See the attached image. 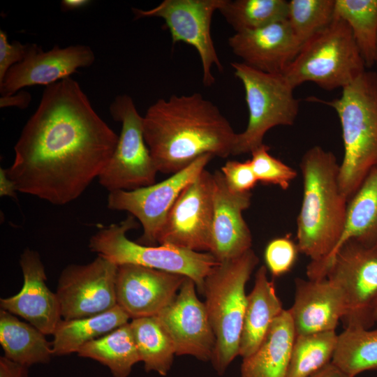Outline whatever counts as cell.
I'll return each mask as SVG.
<instances>
[{"label":"cell","mask_w":377,"mask_h":377,"mask_svg":"<svg viewBox=\"0 0 377 377\" xmlns=\"http://www.w3.org/2000/svg\"><path fill=\"white\" fill-rule=\"evenodd\" d=\"M118 139L79 83L66 77L46 86L14 147L6 175L17 191L64 205L99 177Z\"/></svg>","instance_id":"cell-1"},{"label":"cell","mask_w":377,"mask_h":377,"mask_svg":"<svg viewBox=\"0 0 377 377\" xmlns=\"http://www.w3.org/2000/svg\"><path fill=\"white\" fill-rule=\"evenodd\" d=\"M143 135L158 172L175 174L200 156L232 155L237 133L199 93L159 98L143 116Z\"/></svg>","instance_id":"cell-2"},{"label":"cell","mask_w":377,"mask_h":377,"mask_svg":"<svg viewBox=\"0 0 377 377\" xmlns=\"http://www.w3.org/2000/svg\"><path fill=\"white\" fill-rule=\"evenodd\" d=\"M300 168L303 197L297 219V244L311 263H318L338 243L348 202L341 191L339 163L332 151L320 146L311 147L302 156Z\"/></svg>","instance_id":"cell-3"},{"label":"cell","mask_w":377,"mask_h":377,"mask_svg":"<svg viewBox=\"0 0 377 377\" xmlns=\"http://www.w3.org/2000/svg\"><path fill=\"white\" fill-rule=\"evenodd\" d=\"M310 101L330 106L339 117L344 150L339 182L348 202L377 166V73L366 70L332 101Z\"/></svg>","instance_id":"cell-4"},{"label":"cell","mask_w":377,"mask_h":377,"mask_svg":"<svg viewBox=\"0 0 377 377\" xmlns=\"http://www.w3.org/2000/svg\"><path fill=\"white\" fill-rule=\"evenodd\" d=\"M258 262L251 249L219 263L205 279L202 294L216 339L211 362L219 375H223L239 355L247 300L245 287Z\"/></svg>","instance_id":"cell-5"},{"label":"cell","mask_w":377,"mask_h":377,"mask_svg":"<svg viewBox=\"0 0 377 377\" xmlns=\"http://www.w3.org/2000/svg\"><path fill=\"white\" fill-rule=\"evenodd\" d=\"M366 68L349 26L334 17L327 27L302 44L282 74L293 89L311 82L332 91L349 84Z\"/></svg>","instance_id":"cell-6"},{"label":"cell","mask_w":377,"mask_h":377,"mask_svg":"<svg viewBox=\"0 0 377 377\" xmlns=\"http://www.w3.org/2000/svg\"><path fill=\"white\" fill-rule=\"evenodd\" d=\"M138 226L135 218L129 214L119 223L100 228L89 239V248L118 266L137 265L183 275L193 280L202 294L206 276L219 263L216 258L208 252L133 242L126 237V232Z\"/></svg>","instance_id":"cell-7"},{"label":"cell","mask_w":377,"mask_h":377,"mask_svg":"<svg viewBox=\"0 0 377 377\" xmlns=\"http://www.w3.org/2000/svg\"><path fill=\"white\" fill-rule=\"evenodd\" d=\"M231 66L243 84L249 110L247 126L235 140L232 155L236 156L251 153L263 145L269 129L293 125L299 101L283 74L263 72L243 62H232Z\"/></svg>","instance_id":"cell-8"},{"label":"cell","mask_w":377,"mask_h":377,"mask_svg":"<svg viewBox=\"0 0 377 377\" xmlns=\"http://www.w3.org/2000/svg\"><path fill=\"white\" fill-rule=\"evenodd\" d=\"M112 119L121 124L114 151L99 175L109 192L131 191L156 183L158 170L143 135V117L131 96H117L109 108Z\"/></svg>","instance_id":"cell-9"},{"label":"cell","mask_w":377,"mask_h":377,"mask_svg":"<svg viewBox=\"0 0 377 377\" xmlns=\"http://www.w3.org/2000/svg\"><path fill=\"white\" fill-rule=\"evenodd\" d=\"M326 279L343 294L345 327H371L376 323L372 305L377 296V244L368 245L355 239L345 242L334 255Z\"/></svg>","instance_id":"cell-10"},{"label":"cell","mask_w":377,"mask_h":377,"mask_svg":"<svg viewBox=\"0 0 377 377\" xmlns=\"http://www.w3.org/2000/svg\"><path fill=\"white\" fill-rule=\"evenodd\" d=\"M213 157L211 154L202 155L158 183L131 191L109 192L108 207L127 212L139 221L143 233L138 243L156 246L159 231L177 197L205 170Z\"/></svg>","instance_id":"cell-11"},{"label":"cell","mask_w":377,"mask_h":377,"mask_svg":"<svg viewBox=\"0 0 377 377\" xmlns=\"http://www.w3.org/2000/svg\"><path fill=\"white\" fill-rule=\"evenodd\" d=\"M226 0H164L149 10L133 8L135 19L158 17L165 22L172 43L184 42L197 50L202 63V82L212 86L215 79L212 68L216 65L219 71L223 68L216 51L211 35L214 13Z\"/></svg>","instance_id":"cell-12"},{"label":"cell","mask_w":377,"mask_h":377,"mask_svg":"<svg viewBox=\"0 0 377 377\" xmlns=\"http://www.w3.org/2000/svg\"><path fill=\"white\" fill-rule=\"evenodd\" d=\"M213 213V173L205 169L177 197L159 231L157 243L209 253Z\"/></svg>","instance_id":"cell-13"},{"label":"cell","mask_w":377,"mask_h":377,"mask_svg":"<svg viewBox=\"0 0 377 377\" xmlns=\"http://www.w3.org/2000/svg\"><path fill=\"white\" fill-rule=\"evenodd\" d=\"M117 268L98 255L87 264L67 265L59 275L56 291L62 318L94 316L117 306Z\"/></svg>","instance_id":"cell-14"},{"label":"cell","mask_w":377,"mask_h":377,"mask_svg":"<svg viewBox=\"0 0 377 377\" xmlns=\"http://www.w3.org/2000/svg\"><path fill=\"white\" fill-rule=\"evenodd\" d=\"M195 283L186 278L175 299L155 316L170 338L176 355L211 361L216 339L205 302L197 297Z\"/></svg>","instance_id":"cell-15"},{"label":"cell","mask_w":377,"mask_h":377,"mask_svg":"<svg viewBox=\"0 0 377 377\" xmlns=\"http://www.w3.org/2000/svg\"><path fill=\"white\" fill-rule=\"evenodd\" d=\"M94 61L95 54L87 45L54 46L45 52L33 43L26 58L7 72L0 83V94L6 96L24 87L52 84L69 77L80 68L91 66Z\"/></svg>","instance_id":"cell-16"},{"label":"cell","mask_w":377,"mask_h":377,"mask_svg":"<svg viewBox=\"0 0 377 377\" xmlns=\"http://www.w3.org/2000/svg\"><path fill=\"white\" fill-rule=\"evenodd\" d=\"M186 278L141 265H119L115 284L117 305L132 319L156 316L175 299Z\"/></svg>","instance_id":"cell-17"},{"label":"cell","mask_w":377,"mask_h":377,"mask_svg":"<svg viewBox=\"0 0 377 377\" xmlns=\"http://www.w3.org/2000/svg\"><path fill=\"white\" fill-rule=\"evenodd\" d=\"M23 286L15 295L0 300L1 309L19 316L45 335L54 333L61 320L56 293L46 285L45 267L36 251L25 249L20 257Z\"/></svg>","instance_id":"cell-18"},{"label":"cell","mask_w":377,"mask_h":377,"mask_svg":"<svg viewBox=\"0 0 377 377\" xmlns=\"http://www.w3.org/2000/svg\"><path fill=\"white\" fill-rule=\"evenodd\" d=\"M251 193L230 191L221 171L213 173L214 213L209 252L220 263L237 258L251 249L252 236L242 213Z\"/></svg>","instance_id":"cell-19"},{"label":"cell","mask_w":377,"mask_h":377,"mask_svg":"<svg viewBox=\"0 0 377 377\" xmlns=\"http://www.w3.org/2000/svg\"><path fill=\"white\" fill-rule=\"evenodd\" d=\"M228 44L245 64L274 74H282L302 46L287 19L235 33L228 38Z\"/></svg>","instance_id":"cell-20"},{"label":"cell","mask_w":377,"mask_h":377,"mask_svg":"<svg viewBox=\"0 0 377 377\" xmlns=\"http://www.w3.org/2000/svg\"><path fill=\"white\" fill-rule=\"evenodd\" d=\"M295 297L290 309L296 335L335 331L346 311L342 291L327 279L295 280Z\"/></svg>","instance_id":"cell-21"},{"label":"cell","mask_w":377,"mask_h":377,"mask_svg":"<svg viewBox=\"0 0 377 377\" xmlns=\"http://www.w3.org/2000/svg\"><path fill=\"white\" fill-rule=\"evenodd\" d=\"M355 239L368 245L377 244V166L373 168L348 202L346 222L341 236L332 253L323 261L309 263V279H326L330 265L340 247Z\"/></svg>","instance_id":"cell-22"},{"label":"cell","mask_w":377,"mask_h":377,"mask_svg":"<svg viewBox=\"0 0 377 377\" xmlns=\"http://www.w3.org/2000/svg\"><path fill=\"white\" fill-rule=\"evenodd\" d=\"M283 310L274 283L269 280L266 266L262 265L256 273L253 288L247 295L239 355L244 359L258 349L272 323Z\"/></svg>","instance_id":"cell-23"},{"label":"cell","mask_w":377,"mask_h":377,"mask_svg":"<svg viewBox=\"0 0 377 377\" xmlns=\"http://www.w3.org/2000/svg\"><path fill=\"white\" fill-rule=\"evenodd\" d=\"M295 337L289 311L283 309L258 349L243 359L241 377H286Z\"/></svg>","instance_id":"cell-24"},{"label":"cell","mask_w":377,"mask_h":377,"mask_svg":"<svg viewBox=\"0 0 377 377\" xmlns=\"http://www.w3.org/2000/svg\"><path fill=\"white\" fill-rule=\"evenodd\" d=\"M0 343L4 357L28 367L47 364L54 356L52 343L45 334L3 309L0 311Z\"/></svg>","instance_id":"cell-25"},{"label":"cell","mask_w":377,"mask_h":377,"mask_svg":"<svg viewBox=\"0 0 377 377\" xmlns=\"http://www.w3.org/2000/svg\"><path fill=\"white\" fill-rule=\"evenodd\" d=\"M128 314L119 305L94 316L61 320L57 325L52 342L54 356L77 353L87 343L101 337L128 323Z\"/></svg>","instance_id":"cell-26"},{"label":"cell","mask_w":377,"mask_h":377,"mask_svg":"<svg viewBox=\"0 0 377 377\" xmlns=\"http://www.w3.org/2000/svg\"><path fill=\"white\" fill-rule=\"evenodd\" d=\"M77 353L106 366L113 377H128L133 367L141 362L130 323L87 343Z\"/></svg>","instance_id":"cell-27"},{"label":"cell","mask_w":377,"mask_h":377,"mask_svg":"<svg viewBox=\"0 0 377 377\" xmlns=\"http://www.w3.org/2000/svg\"><path fill=\"white\" fill-rule=\"evenodd\" d=\"M130 325L145 370L165 376L172 367L175 350L156 317L133 318Z\"/></svg>","instance_id":"cell-28"},{"label":"cell","mask_w":377,"mask_h":377,"mask_svg":"<svg viewBox=\"0 0 377 377\" xmlns=\"http://www.w3.org/2000/svg\"><path fill=\"white\" fill-rule=\"evenodd\" d=\"M331 362L350 377L377 370V329L345 327L338 334Z\"/></svg>","instance_id":"cell-29"},{"label":"cell","mask_w":377,"mask_h":377,"mask_svg":"<svg viewBox=\"0 0 377 377\" xmlns=\"http://www.w3.org/2000/svg\"><path fill=\"white\" fill-rule=\"evenodd\" d=\"M334 17L349 26L367 68L374 66L377 0H335Z\"/></svg>","instance_id":"cell-30"},{"label":"cell","mask_w":377,"mask_h":377,"mask_svg":"<svg viewBox=\"0 0 377 377\" xmlns=\"http://www.w3.org/2000/svg\"><path fill=\"white\" fill-rule=\"evenodd\" d=\"M337 337L335 331L296 335L286 377H309L331 362Z\"/></svg>","instance_id":"cell-31"},{"label":"cell","mask_w":377,"mask_h":377,"mask_svg":"<svg viewBox=\"0 0 377 377\" xmlns=\"http://www.w3.org/2000/svg\"><path fill=\"white\" fill-rule=\"evenodd\" d=\"M288 10L286 0H226L219 11L237 33L286 20Z\"/></svg>","instance_id":"cell-32"},{"label":"cell","mask_w":377,"mask_h":377,"mask_svg":"<svg viewBox=\"0 0 377 377\" xmlns=\"http://www.w3.org/2000/svg\"><path fill=\"white\" fill-rule=\"evenodd\" d=\"M335 0H291L287 20L302 44L327 27L334 20Z\"/></svg>","instance_id":"cell-33"},{"label":"cell","mask_w":377,"mask_h":377,"mask_svg":"<svg viewBox=\"0 0 377 377\" xmlns=\"http://www.w3.org/2000/svg\"><path fill=\"white\" fill-rule=\"evenodd\" d=\"M269 147L263 144L253 150L249 159L258 182L272 184L286 190L297 173L290 166L269 153Z\"/></svg>","instance_id":"cell-34"},{"label":"cell","mask_w":377,"mask_h":377,"mask_svg":"<svg viewBox=\"0 0 377 377\" xmlns=\"http://www.w3.org/2000/svg\"><path fill=\"white\" fill-rule=\"evenodd\" d=\"M298 252L297 244L289 235L272 239L264 253L267 270L274 277L289 272L295 264Z\"/></svg>","instance_id":"cell-35"},{"label":"cell","mask_w":377,"mask_h":377,"mask_svg":"<svg viewBox=\"0 0 377 377\" xmlns=\"http://www.w3.org/2000/svg\"><path fill=\"white\" fill-rule=\"evenodd\" d=\"M221 171L228 188L235 193L251 192L258 182L249 159L244 162L228 161Z\"/></svg>","instance_id":"cell-36"},{"label":"cell","mask_w":377,"mask_h":377,"mask_svg":"<svg viewBox=\"0 0 377 377\" xmlns=\"http://www.w3.org/2000/svg\"><path fill=\"white\" fill-rule=\"evenodd\" d=\"M32 45L33 43L22 44L17 40L9 42L6 33L0 31V83L13 66L26 58Z\"/></svg>","instance_id":"cell-37"},{"label":"cell","mask_w":377,"mask_h":377,"mask_svg":"<svg viewBox=\"0 0 377 377\" xmlns=\"http://www.w3.org/2000/svg\"><path fill=\"white\" fill-rule=\"evenodd\" d=\"M29 368L4 356L0 357V377H28Z\"/></svg>","instance_id":"cell-38"},{"label":"cell","mask_w":377,"mask_h":377,"mask_svg":"<svg viewBox=\"0 0 377 377\" xmlns=\"http://www.w3.org/2000/svg\"><path fill=\"white\" fill-rule=\"evenodd\" d=\"M31 99L29 93L20 90L10 96H1L0 106L1 108L15 106L20 109H24L29 105Z\"/></svg>","instance_id":"cell-39"},{"label":"cell","mask_w":377,"mask_h":377,"mask_svg":"<svg viewBox=\"0 0 377 377\" xmlns=\"http://www.w3.org/2000/svg\"><path fill=\"white\" fill-rule=\"evenodd\" d=\"M309 377H350L332 362L319 369Z\"/></svg>","instance_id":"cell-40"},{"label":"cell","mask_w":377,"mask_h":377,"mask_svg":"<svg viewBox=\"0 0 377 377\" xmlns=\"http://www.w3.org/2000/svg\"><path fill=\"white\" fill-rule=\"evenodd\" d=\"M1 196L15 197L17 191L13 182L8 177L6 170L1 168Z\"/></svg>","instance_id":"cell-41"},{"label":"cell","mask_w":377,"mask_h":377,"mask_svg":"<svg viewBox=\"0 0 377 377\" xmlns=\"http://www.w3.org/2000/svg\"><path fill=\"white\" fill-rule=\"evenodd\" d=\"M89 0H63L61 3V9L64 11L73 10L88 5Z\"/></svg>","instance_id":"cell-42"},{"label":"cell","mask_w":377,"mask_h":377,"mask_svg":"<svg viewBox=\"0 0 377 377\" xmlns=\"http://www.w3.org/2000/svg\"><path fill=\"white\" fill-rule=\"evenodd\" d=\"M372 316L375 322L377 321V296L372 305Z\"/></svg>","instance_id":"cell-43"},{"label":"cell","mask_w":377,"mask_h":377,"mask_svg":"<svg viewBox=\"0 0 377 377\" xmlns=\"http://www.w3.org/2000/svg\"><path fill=\"white\" fill-rule=\"evenodd\" d=\"M374 66L377 68V38L375 47V54H374Z\"/></svg>","instance_id":"cell-44"}]
</instances>
